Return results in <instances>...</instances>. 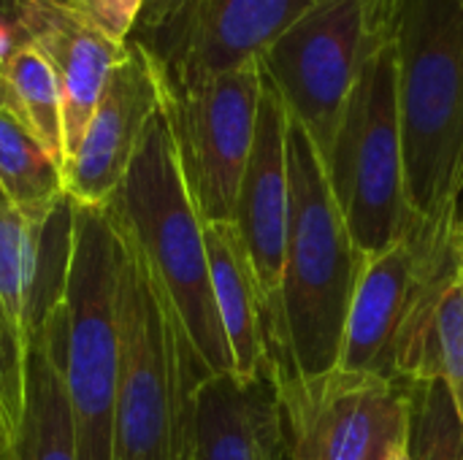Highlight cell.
I'll use <instances>...</instances> for the list:
<instances>
[{
  "label": "cell",
  "instance_id": "obj_31",
  "mask_svg": "<svg viewBox=\"0 0 463 460\" xmlns=\"http://www.w3.org/2000/svg\"><path fill=\"white\" fill-rule=\"evenodd\" d=\"M396 460H412V458H410V453H402Z\"/></svg>",
  "mask_w": 463,
  "mask_h": 460
},
{
  "label": "cell",
  "instance_id": "obj_2",
  "mask_svg": "<svg viewBox=\"0 0 463 460\" xmlns=\"http://www.w3.org/2000/svg\"><path fill=\"white\" fill-rule=\"evenodd\" d=\"M103 211L146 263L201 369L209 377L233 374V358L212 298L203 222L187 192L163 108L149 119Z\"/></svg>",
  "mask_w": 463,
  "mask_h": 460
},
{
  "label": "cell",
  "instance_id": "obj_21",
  "mask_svg": "<svg viewBox=\"0 0 463 460\" xmlns=\"http://www.w3.org/2000/svg\"><path fill=\"white\" fill-rule=\"evenodd\" d=\"M439 382L450 401L463 396V268L456 263L445 279L423 342L420 385Z\"/></svg>",
  "mask_w": 463,
  "mask_h": 460
},
{
  "label": "cell",
  "instance_id": "obj_9",
  "mask_svg": "<svg viewBox=\"0 0 463 460\" xmlns=\"http://www.w3.org/2000/svg\"><path fill=\"white\" fill-rule=\"evenodd\" d=\"M288 460H396L412 428V385L331 369L274 380Z\"/></svg>",
  "mask_w": 463,
  "mask_h": 460
},
{
  "label": "cell",
  "instance_id": "obj_17",
  "mask_svg": "<svg viewBox=\"0 0 463 460\" xmlns=\"http://www.w3.org/2000/svg\"><path fill=\"white\" fill-rule=\"evenodd\" d=\"M14 460H76L71 407L60 371L57 306L27 339L24 407L14 434Z\"/></svg>",
  "mask_w": 463,
  "mask_h": 460
},
{
  "label": "cell",
  "instance_id": "obj_26",
  "mask_svg": "<svg viewBox=\"0 0 463 460\" xmlns=\"http://www.w3.org/2000/svg\"><path fill=\"white\" fill-rule=\"evenodd\" d=\"M450 249H453V260L463 268V217L456 220L453 233H450Z\"/></svg>",
  "mask_w": 463,
  "mask_h": 460
},
{
  "label": "cell",
  "instance_id": "obj_27",
  "mask_svg": "<svg viewBox=\"0 0 463 460\" xmlns=\"http://www.w3.org/2000/svg\"><path fill=\"white\" fill-rule=\"evenodd\" d=\"M174 460H195V439H193V423H190V428H187V434H184V439H182V445H179V450H176Z\"/></svg>",
  "mask_w": 463,
  "mask_h": 460
},
{
  "label": "cell",
  "instance_id": "obj_13",
  "mask_svg": "<svg viewBox=\"0 0 463 460\" xmlns=\"http://www.w3.org/2000/svg\"><path fill=\"white\" fill-rule=\"evenodd\" d=\"M290 220V179H288V111L271 81L263 76L258 125L252 152L239 184L233 228L250 260L263 314H266V347L277 323L279 282L288 244Z\"/></svg>",
  "mask_w": 463,
  "mask_h": 460
},
{
  "label": "cell",
  "instance_id": "obj_10",
  "mask_svg": "<svg viewBox=\"0 0 463 460\" xmlns=\"http://www.w3.org/2000/svg\"><path fill=\"white\" fill-rule=\"evenodd\" d=\"M260 89V60L195 84L163 87L160 108L203 225L233 220L239 184L255 141Z\"/></svg>",
  "mask_w": 463,
  "mask_h": 460
},
{
  "label": "cell",
  "instance_id": "obj_24",
  "mask_svg": "<svg viewBox=\"0 0 463 460\" xmlns=\"http://www.w3.org/2000/svg\"><path fill=\"white\" fill-rule=\"evenodd\" d=\"M195 0H144V8H141V16L136 22V30L130 35V41H149L155 38L157 33L174 27L190 8H193Z\"/></svg>",
  "mask_w": 463,
  "mask_h": 460
},
{
  "label": "cell",
  "instance_id": "obj_28",
  "mask_svg": "<svg viewBox=\"0 0 463 460\" xmlns=\"http://www.w3.org/2000/svg\"><path fill=\"white\" fill-rule=\"evenodd\" d=\"M19 3H24V0H0V16L3 19H11V14L16 11Z\"/></svg>",
  "mask_w": 463,
  "mask_h": 460
},
{
  "label": "cell",
  "instance_id": "obj_20",
  "mask_svg": "<svg viewBox=\"0 0 463 460\" xmlns=\"http://www.w3.org/2000/svg\"><path fill=\"white\" fill-rule=\"evenodd\" d=\"M41 277V225L0 203V306L27 344Z\"/></svg>",
  "mask_w": 463,
  "mask_h": 460
},
{
  "label": "cell",
  "instance_id": "obj_14",
  "mask_svg": "<svg viewBox=\"0 0 463 460\" xmlns=\"http://www.w3.org/2000/svg\"><path fill=\"white\" fill-rule=\"evenodd\" d=\"M11 22L19 35L41 52L57 79L68 160L92 119L114 65L125 57L128 43L103 35L68 0H24L11 14Z\"/></svg>",
  "mask_w": 463,
  "mask_h": 460
},
{
  "label": "cell",
  "instance_id": "obj_6",
  "mask_svg": "<svg viewBox=\"0 0 463 460\" xmlns=\"http://www.w3.org/2000/svg\"><path fill=\"white\" fill-rule=\"evenodd\" d=\"M323 165L342 220L366 258L396 244L418 220L407 203L393 27L369 52Z\"/></svg>",
  "mask_w": 463,
  "mask_h": 460
},
{
  "label": "cell",
  "instance_id": "obj_32",
  "mask_svg": "<svg viewBox=\"0 0 463 460\" xmlns=\"http://www.w3.org/2000/svg\"><path fill=\"white\" fill-rule=\"evenodd\" d=\"M0 203H8V201H5V195H3V192H0Z\"/></svg>",
  "mask_w": 463,
  "mask_h": 460
},
{
  "label": "cell",
  "instance_id": "obj_30",
  "mask_svg": "<svg viewBox=\"0 0 463 460\" xmlns=\"http://www.w3.org/2000/svg\"><path fill=\"white\" fill-rule=\"evenodd\" d=\"M453 407H456V415H458V420H461V426H463V396L456 401V404H453Z\"/></svg>",
  "mask_w": 463,
  "mask_h": 460
},
{
  "label": "cell",
  "instance_id": "obj_33",
  "mask_svg": "<svg viewBox=\"0 0 463 460\" xmlns=\"http://www.w3.org/2000/svg\"><path fill=\"white\" fill-rule=\"evenodd\" d=\"M315 3H317V0H315Z\"/></svg>",
  "mask_w": 463,
  "mask_h": 460
},
{
  "label": "cell",
  "instance_id": "obj_29",
  "mask_svg": "<svg viewBox=\"0 0 463 460\" xmlns=\"http://www.w3.org/2000/svg\"><path fill=\"white\" fill-rule=\"evenodd\" d=\"M0 108H8V92H5L3 76H0Z\"/></svg>",
  "mask_w": 463,
  "mask_h": 460
},
{
  "label": "cell",
  "instance_id": "obj_8",
  "mask_svg": "<svg viewBox=\"0 0 463 460\" xmlns=\"http://www.w3.org/2000/svg\"><path fill=\"white\" fill-rule=\"evenodd\" d=\"M393 27V0H317L260 57L263 76L323 163L374 43Z\"/></svg>",
  "mask_w": 463,
  "mask_h": 460
},
{
  "label": "cell",
  "instance_id": "obj_23",
  "mask_svg": "<svg viewBox=\"0 0 463 460\" xmlns=\"http://www.w3.org/2000/svg\"><path fill=\"white\" fill-rule=\"evenodd\" d=\"M68 3L117 43L130 41L144 8V0H68Z\"/></svg>",
  "mask_w": 463,
  "mask_h": 460
},
{
  "label": "cell",
  "instance_id": "obj_25",
  "mask_svg": "<svg viewBox=\"0 0 463 460\" xmlns=\"http://www.w3.org/2000/svg\"><path fill=\"white\" fill-rule=\"evenodd\" d=\"M0 460H14V434L8 428L3 407H0Z\"/></svg>",
  "mask_w": 463,
  "mask_h": 460
},
{
  "label": "cell",
  "instance_id": "obj_11",
  "mask_svg": "<svg viewBox=\"0 0 463 460\" xmlns=\"http://www.w3.org/2000/svg\"><path fill=\"white\" fill-rule=\"evenodd\" d=\"M315 0H195L168 30L144 41L163 87L195 84L263 57Z\"/></svg>",
  "mask_w": 463,
  "mask_h": 460
},
{
  "label": "cell",
  "instance_id": "obj_12",
  "mask_svg": "<svg viewBox=\"0 0 463 460\" xmlns=\"http://www.w3.org/2000/svg\"><path fill=\"white\" fill-rule=\"evenodd\" d=\"M160 103L163 84L152 54L138 41H128L79 146L62 165L65 198L73 206L103 209L109 203Z\"/></svg>",
  "mask_w": 463,
  "mask_h": 460
},
{
  "label": "cell",
  "instance_id": "obj_22",
  "mask_svg": "<svg viewBox=\"0 0 463 460\" xmlns=\"http://www.w3.org/2000/svg\"><path fill=\"white\" fill-rule=\"evenodd\" d=\"M24 355L27 344L0 306V407L11 434H16L24 407Z\"/></svg>",
  "mask_w": 463,
  "mask_h": 460
},
{
  "label": "cell",
  "instance_id": "obj_5",
  "mask_svg": "<svg viewBox=\"0 0 463 460\" xmlns=\"http://www.w3.org/2000/svg\"><path fill=\"white\" fill-rule=\"evenodd\" d=\"M122 258V239L106 211L71 203V252L57 314L76 460H111Z\"/></svg>",
  "mask_w": 463,
  "mask_h": 460
},
{
  "label": "cell",
  "instance_id": "obj_16",
  "mask_svg": "<svg viewBox=\"0 0 463 460\" xmlns=\"http://www.w3.org/2000/svg\"><path fill=\"white\" fill-rule=\"evenodd\" d=\"M212 298L228 339L233 358V374L239 380H255L269 371V347H266V314L263 301L239 241L233 222L203 225Z\"/></svg>",
  "mask_w": 463,
  "mask_h": 460
},
{
  "label": "cell",
  "instance_id": "obj_4",
  "mask_svg": "<svg viewBox=\"0 0 463 460\" xmlns=\"http://www.w3.org/2000/svg\"><path fill=\"white\" fill-rule=\"evenodd\" d=\"M122 247L111 460H174L193 423V390L209 374L141 255L125 239Z\"/></svg>",
  "mask_w": 463,
  "mask_h": 460
},
{
  "label": "cell",
  "instance_id": "obj_19",
  "mask_svg": "<svg viewBox=\"0 0 463 460\" xmlns=\"http://www.w3.org/2000/svg\"><path fill=\"white\" fill-rule=\"evenodd\" d=\"M0 76L8 92V108L62 165V100L49 62L30 41L19 35L16 43L0 57Z\"/></svg>",
  "mask_w": 463,
  "mask_h": 460
},
{
  "label": "cell",
  "instance_id": "obj_7",
  "mask_svg": "<svg viewBox=\"0 0 463 460\" xmlns=\"http://www.w3.org/2000/svg\"><path fill=\"white\" fill-rule=\"evenodd\" d=\"M453 225L415 220L396 244L366 258L347 312L339 369L420 385L431 312L456 266Z\"/></svg>",
  "mask_w": 463,
  "mask_h": 460
},
{
  "label": "cell",
  "instance_id": "obj_1",
  "mask_svg": "<svg viewBox=\"0 0 463 460\" xmlns=\"http://www.w3.org/2000/svg\"><path fill=\"white\" fill-rule=\"evenodd\" d=\"M290 220L269 374L309 380L336 369L366 255L353 241L307 130L288 117Z\"/></svg>",
  "mask_w": 463,
  "mask_h": 460
},
{
  "label": "cell",
  "instance_id": "obj_15",
  "mask_svg": "<svg viewBox=\"0 0 463 460\" xmlns=\"http://www.w3.org/2000/svg\"><path fill=\"white\" fill-rule=\"evenodd\" d=\"M195 460H288L271 374L203 377L193 390Z\"/></svg>",
  "mask_w": 463,
  "mask_h": 460
},
{
  "label": "cell",
  "instance_id": "obj_18",
  "mask_svg": "<svg viewBox=\"0 0 463 460\" xmlns=\"http://www.w3.org/2000/svg\"><path fill=\"white\" fill-rule=\"evenodd\" d=\"M0 192L33 225H43L65 201L62 165L11 108H0Z\"/></svg>",
  "mask_w": 463,
  "mask_h": 460
},
{
  "label": "cell",
  "instance_id": "obj_3",
  "mask_svg": "<svg viewBox=\"0 0 463 460\" xmlns=\"http://www.w3.org/2000/svg\"><path fill=\"white\" fill-rule=\"evenodd\" d=\"M407 203L456 222L463 192V0H393Z\"/></svg>",
  "mask_w": 463,
  "mask_h": 460
}]
</instances>
